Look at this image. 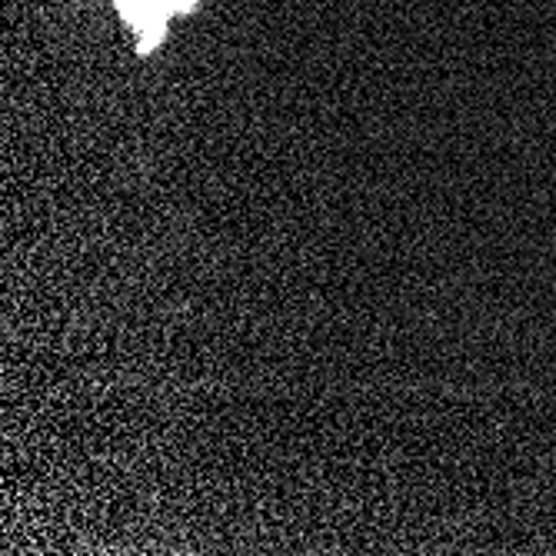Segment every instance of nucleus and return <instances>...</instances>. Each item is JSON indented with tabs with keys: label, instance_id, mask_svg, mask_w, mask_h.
Instances as JSON below:
<instances>
[{
	"label": "nucleus",
	"instance_id": "f257e3e1",
	"mask_svg": "<svg viewBox=\"0 0 556 556\" xmlns=\"http://www.w3.org/2000/svg\"><path fill=\"white\" fill-rule=\"evenodd\" d=\"M184 4V0H121L124 14L143 30V34H161V27L170 21V14Z\"/></svg>",
	"mask_w": 556,
	"mask_h": 556
}]
</instances>
